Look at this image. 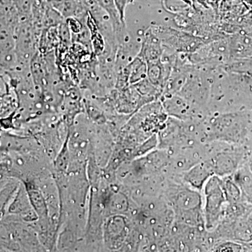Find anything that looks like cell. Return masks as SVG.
Here are the masks:
<instances>
[{
	"instance_id": "cell-1",
	"label": "cell",
	"mask_w": 252,
	"mask_h": 252,
	"mask_svg": "<svg viewBox=\"0 0 252 252\" xmlns=\"http://www.w3.org/2000/svg\"><path fill=\"white\" fill-rule=\"evenodd\" d=\"M207 143L222 142L245 145L252 123V112L249 110L210 113L205 119Z\"/></svg>"
},
{
	"instance_id": "cell-2",
	"label": "cell",
	"mask_w": 252,
	"mask_h": 252,
	"mask_svg": "<svg viewBox=\"0 0 252 252\" xmlns=\"http://www.w3.org/2000/svg\"><path fill=\"white\" fill-rule=\"evenodd\" d=\"M250 151L244 145L211 142L205 145L203 160L208 164L214 175L220 177L233 175L246 163Z\"/></svg>"
},
{
	"instance_id": "cell-3",
	"label": "cell",
	"mask_w": 252,
	"mask_h": 252,
	"mask_svg": "<svg viewBox=\"0 0 252 252\" xmlns=\"http://www.w3.org/2000/svg\"><path fill=\"white\" fill-rule=\"evenodd\" d=\"M215 67H217L205 64H193L189 71L185 84L177 94L195 107L209 109Z\"/></svg>"
},
{
	"instance_id": "cell-4",
	"label": "cell",
	"mask_w": 252,
	"mask_h": 252,
	"mask_svg": "<svg viewBox=\"0 0 252 252\" xmlns=\"http://www.w3.org/2000/svg\"><path fill=\"white\" fill-rule=\"evenodd\" d=\"M202 193L204 225L207 231L212 233L220 224L228 203L222 177L212 175L204 185Z\"/></svg>"
},
{
	"instance_id": "cell-5",
	"label": "cell",
	"mask_w": 252,
	"mask_h": 252,
	"mask_svg": "<svg viewBox=\"0 0 252 252\" xmlns=\"http://www.w3.org/2000/svg\"><path fill=\"white\" fill-rule=\"evenodd\" d=\"M152 31L162 41L164 49L175 53L192 54L206 44L200 36L163 26H152Z\"/></svg>"
},
{
	"instance_id": "cell-6",
	"label": "cell",
	"mask_w": 252,
	"mask_h": 252,
	"mask_svg": "<svg viewBox=\"0 0 252 252\" xmlns=\"http://www.w3.org/2000/svg\"><path fill=\"white\" fill-rule=\"evenodd\" d=\"M179 175L184 183L201 193L204 185L214 174L208 164L203 160Z\"/></svg>"
},
{
	"instance_id": "cell-7",
	"label": "cell",
	"mask_w": 252,
	"mask_h": 252,
	"mask_svg": "<svg viewBox=\"0 0 252 252\" xmlns=\"http://www.w3.org/2000/svg\"><path fill=\"white\" fill-rule=\"evenodd\" d=\"M163 51L161 40L152 31V28H149L142 37L140 51L137 55L146 62L149 63L161 59Z\"/></svg>"
},
{
	"instance_id": "cell-8",
	"label": "cell",
	"mask_w": 252,
	"mask_h": 252,
	"mask_svg": "<svg viewBox=\"0 0 252 252\" xmlns=\"http://www.w3.org/2000/svg\"><path fill=\"white\" fill-rule=\"evenodd\" d=\"M64 19L75 18L79 21H86L89 14V10L79 0H47Z\"/></svg>"
},
{
	"instance_id": "cell-9",
	"label": "cell",
	"mask_w": 252,
	"mask_h": 252,
	"mask_svg": "<svg viewBox=\"0 0 252 252\" xmlns=\"http://www.w3.org/2000/svg\"><path fill=\"white\" fill-rule=\"evenodd\" d=\"M233 177L241 189L244 201L252 205V173L247 162L233 174Z\"/></svg>"
},
{
	"instance_id": "cell-10",
	"label": "cell",
	"mask_w": 252,
	"mask_h": 252,
	"mask_svg": "<svg viewBox=\"0 0 252 252\" xmlns=\"http://www.w3.org/2000/svg\"><path fill=\"white\" fill-rule=\"evenodd\" d=\"M129 71V84H137L147 76V63L138 55L126 64Z\"/></svg>"
},
{
	"instance_id": "cell-11",
	"label": "cell",
	"mask_w": 252,
	"mask_h": 252,
	"mask_svg": "<svg viewBox=\"0 0 252 252\" xmlns=\"http://www.w3.org/2000/svg\"><path fill=\"white\" fill-rule=\"evenodd\" d=\"M225 198L228 203H236L243 201L241 189L233 179V175L222 177Z\"/></svg>"
},
{
	"instance_id": "cell-12",
	"label": "cell",
	"mask_w": 252,
	"mask_h": 252,
	"mask_svg": "<svg viewBox=\"0 0 252 252\" xmlns=\"http://www.w3.org/2000/svg\"><path fill=\"white\" fill-rule=\"evenodd\" d=\"M64 21L65 19L63 17L62 15L60 14L59 11H56L48 2L42 20L43 30L59 27L60 25Z\"/></svg>"
},
{
	"instance_id": "cell-13",
	"label": "cell",
	"mask_w": 252,
	"mask_h": 252,
	"mask_svg": "<svg viewBox=\"0 0 252 252\" xmlns=\"http://www.w3.org/2000/svg\"><path fill=\"white\" fill-rule=\"evenodd\" d=\"M19 22L32 21L34 0H14Z\"/></svg>"
},
{
	"instance_id": "cell-14",
	"label": "cell",
	"mask_w": 252,
	"mask_h": 252,
	"mask_svg": "<svg viewBox=\"0 0 252 252\" xmlns=\"http://www.w3.org/2000/svg\"><path fill=\"white\" fill-rule=\"evenodd\" d=\"M215 252H248L244 244L233 240H220L212 248Z\"/></svg>"
},
{
	"instance_id": "cell-15",
	"label": "cell",
	"mask_w": 252,
	"mask_h": 252,
	"mask_svg": "<svg viewBox=\"0 0 252 252\" xmlns=\"http://www.w3.org/2000/svg\"><path fill=\"white\" fill-rule=\"evenodd\" d=\"M115 1L116 6L119 11V15H120L121 19L124 23H126L125 21V14L126 9L128 4L132 3L134 0H114Z\"/></svg>"
},
{
	"instance_id": "cell-16",
	"label": "cell",
	"mask_w": 252,
	"mask_h": 252,
	"mask_svg": "<svg viewBox=\"0 0 252 252\" xmlns=\"http://www.w3.org/2000/svg\"><path fill=\"white\" fill-rule=\"evenodd\" d=\"M247 165L250 169V171L252 172V152H250V154H249L248 160H247Z\"/></svg>"
},
{
	"instance_id": "cell-17",
	"label": "cell",
	"mask_w": 252,
	"mask_h": 252,
	"mask_svg": "<svg viewBox=\"0 0 252 252\" xmlns=\"http://www.w3.org/2000/svg\"><path fill=\"white\" fill-rule=\"evenodd\" d=\"M246 246L248 252H252V242L248 244H244Z\"/></svg>"
},
{
	"instance_id": "cell-18",
	"label": "cell",
	"mask_w": 252,
	"mask_h": 252,
	"mask_svg": "<svg viewBox=\"0 0 252 252\" xmlns=\"http://www.w3.org/2000/svg\"><path fill=\"white\" fill-rule=\"evenodd\" d=\"M0 67H1V63H0Z\"/></svg>"
}]
</instances>
